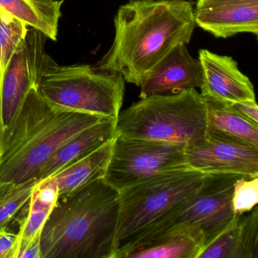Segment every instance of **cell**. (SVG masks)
<instances>
[{
	"mask_svg": "<svg viewBox=\"0 0 258 258\" xmlns=\"http://www.w3.org/2000/svg\"><path fill=\"white\" fill-rule=\"evenodd\" d=\"M193 10L188 0H130L120 6L114 41L98 69L120 74L140 87L175 46L189 43L196 26Z\"/></svg>",
	"mask_w": 258,
	"mask_h": 258,
	"instance_id": "obj_1",
	"label": "cell"
},
{
	"mask_svg": "<svg viewBox=\"0 0 258 258\" xmlns=\"http://www.w3.org/2000/svg\"><path fill=\"white\" fill-rule=\"evenodd\" d=\"M118 191L103 178L58 198L40 235L41 258H113Z\"/></svg>",
	"mask_w": 258,
	"mask_h": 258,
	"instance_id": "obj_2",
	"label": "cell"
},
{
	"mask_svg": "<svg viewBox=\"0 0 258 258\" xmlns=\"http://www.w3.org/2000/svg\"><path fill=\"white\" fill-rule=\"evenodd\" d=\"M104 118L52 105L34 86L0 145V184L37 181L42 169L61 145Z\"/></svg>",
	"mask_w": 258,
	"mask_h": 258,
	"instance_id": "obj_3",
	"label": "cell"
},
{
	"mask_svg": "<svg viewBox=\"0 0 258 258\" xmlns=\"http://www.w3.org/2000/svg\"><path fill=\"white\" fill-rule=\"evenodd\" d=\"M204 173L186 167L163 172L118 191L113 258L161 232L202 185Z\"/></svg>",
	"mask_w": 258,
	"mask_h": 258,
	"instance_id": "obj_4",
	"label": "cell"
},
{
	"mask_svg": "<svg viewBox=\"0 0 258 258\" xmlns=\"http://www.w3.org/2000/svg\"><path fill=\"white\" fill-rule=\"evenodd\" d=\"M117 134L125 137L167 142L182 146L205 140L206 108L196 89L172 95H153L121 111Z\"/></svg>",
	"mask_w": 258,
	"mask_h": 258,
	"instance_id": "obj_5",
	"label": "cell"
},
{
	"mask_svg": "<svg viewBox=\"0 0 258 258\" xmlns=\"http://www.w3.org/2000/svg\"><path fill=\"white\" fill-rule=\"evenodd\" d=\"M36 88L60 108L117 120L125 81L120 74L87 64L60 66L48 55Z\"/></svg>",
	"mask_w": 258,
	"mask_h": 258,
	"instance_id": "obj_6",
	"label": "cell"
},
{
	"mask_svg": "<svg viewBox=\"0 0 258 258\" xmlns=\"http://www.w3.org/2000/svg\"><path fill=\"white\" fill-rule=\"evenodd\" d=\"M182 145L116 134L103 179L116 191L185 166Z\"/></svg>",
	"mask_w": 258,
	"mask_h": 258,
	"instance_id": "obj_7",
	"label": "cell"
},
{
	"mask_svg": "<svg viewBox=\"0 0 258 258\" xmlns=\"http://www.w3.org/2000/svg\"><path fill=\"white\" fill-rule=\"evenodd\" d=\"M47 39L38 30L28 28L7 66L0 84V145L41 75L48 55L45 50Z\"/></svg>",
	"mask_w": 258,
	"mask_h": 258,
	"instance_id": "obj_8",
	"label": "cell"
},
{
	"mask_svg": "<svg viewBox=\"0 0 258 258\" xmlns=\"http://www.w3.org/2000/svg\"><path fill=\"white\" fill-rule=\"evenodd\" d=\"M241 176L205 174L192 198L158 234L174 225H184L199 234L206 247L238 216L232 209V196L234 184Z\"/></svg>",
	"mask_w": 258,
	"mask_h": 258,
	"instance_id": "obj_9",
	"label": "cell"
},
{
	"mask_svg": "<svg viewBox=\"0 0 258 258\" xmlns=\"http://www.w3.org/2000/svg\"><path fill=\"white\" fill-rule=\"evenodd\" d=\"M185 166L204 174L258 177V147L207 131L202 143L185 148Z\"/></svg>",
	"mask_w": 258,
	"mask_h": 258,
	"instance_id": "obj_10",
	"label": "cell"
},
{
	"mask_svg": "<svg viewBox=\"0 0 258 258\" xmlns=\"http://www.w3.org/2000/svg\"><path fill=\"white\" fill-rule=\"evenodd\" d=\"M196 26L217 38L238 34L258 35V0H197Z\"/></svg>",
	"mask_w": 258,
	"mask_h": 258,
	"instance_id": "obj_11",
	"label": "cell"
},
{
	"mask_svg": "<svg viewBox=\"0 0 258 258\" xmlns=\"http://www.w3.org/2000/svg\"><path fill=\"white\" fill-rule=\"evenodd\" d=\"M186 43L175 46L145 77L140 84V99L153 95H172L201 88L203 70L188 52Z\"/></svg>",
	"mask_w": 258,
	"mask_h": 258,
	"instance_id": "obj_12",
	"label": "cell"
},
{
	"mask_svg": "<svg viewBox=\"0 0 258 258\" xmlns=\"http://www.w3.org/2000/svg\"><path fill=\"white\" fill-rule=\"evenodd\" d=\"M199 55L203 70V84L200 88L202 96L226 103L255 100L253 84L232 57L208 49H201Z\"/></svg>",
	"mask_w": 258,
	"mask_h": 258,
	"instance_id": "obj_13",
	"label": "cell"
},
{
	"mask_svg": "<svg viewBox=\"0 0 258 258\" xmlns=\"http://www.w3.org/2000/svg\"><path fill=\"white\" fill-rule=\"evenodd\" d=\"M116 121L117 120L106 117L69 139L45 164L37 178V182L52 177L60 170L88 156L111 141L117 134Z\"/></svg>",
	"mask_w": 258,
	"mask_h": 258,
	"instance_id": "obj_14",
	"label": "cell"
},
{
	"mask_svg": "<svg viewBox=\"0 0 258 258\" xmlns=\"http://www.w3.org/2000/svg\"><path fill=\"white\" fill-rule=\"evenodd\" d=\"M204 248L199 234L184 225H174L136 244L122 258H199Z\"/></svg>",
	"mask_w": 258,
	"mask_h": 258,
	"instance_id": "obj_15",
	"label": "cell"
},
{
	"mask_svg": "<svg viewBox=\"0 0 258 258\" xmlns=\"http://www.w3.org/2000/svg\"><path fill=\"white\" fill-rule=\"evenodd\" d=\"M58 188L51 178L38 182L32 196L18 217V256L40 238L42 229L58 200Z\"/></svg>",
	"mask_w": 258,
	"mask_h": 258,
	"instance_id": "obj_16",
	"label": "cell"
},
{
	"mask_svg": "<svg viewBox=\"0 0 258 258\" xmlns=\"http://www.w3.org/2000/svg\"><path fill=\"white\" fill-rule=\"evenodd\" d=\"M63 4L64 0H53L49 3L0 0V10L11 15L29 28L38 30L48 39L56 41Z\"/></svg>",
	"mask_w": 258,
	"mask_h": 258,
	"instance_id": "obj_17",
	"label": "cell"
},
{
	"mask_svg": "<svg viewBox=\"0 0 258 258\" xmlns=\"http://www.w3.org/2000/svg\"><path fill=\"white\" fill-rule=\"evenodd\" d=\"M202 97L206 108L207 131L258 147V124L241 117L229 103L209 96Z\"/></svg>",
	"mask_w": 258,
	"mask_h": 258,
	"instance_id": "obj_18",
	"label": "cell"
},
{
	"mask_svg": "<svg viewBox=\"0 0 258 258\" xmlns=\"http://www.w3.org/2000/svg\"><path fill=\"white\" fill-rule=\"evenodd\" d=\"M112 140L50 177L58 188V197L103 177L111 155Z\"/></svg>",
	"mask_w": 258,
	"mask_h": 258,
	"instance_id": "obj_19",
	"label": "cell"
},
{
	"mask_svg": "<svg viewBox=\"0 0 258 258\" xmlns=\"http://www.w3.org/2000/svg\"><path fill=\"white\" fill-rule=\"evenodd\" d=\"M38 182L0 184V230L8 228L16 215L25 208Z\"/></svg>",
	"mask_w": 258,
	"mask_h": 258,
	"instance_id": "obj_20",
	"label": "cell"
},
{
	"mask_svg": "<svg viewBox=\"0 0 258 258\" xmlns=\"http://www.w3.org/2000/svg\"><path fill=\"white\" fill-rule=\"evenodd\" d=\"M28 28L11 15L0 10V84L7 66Z\"/></svg>",
	"mask_w": 258,
	"mask_h": 258,
	"instance_id": "obj_21",
	"label": "cell"
},
{
	"mask_svg": "<svg viewBox=\"0 0 258 258\" xmlns=\"http://www.w3.org/2000/svg\"><path fill=\"white\" fill-rule=\"evenodd\" d=\"M241 215L202 250L199 258H238V221Z\"/></svg>",
	"mask_w": 258,
	"mask_h": 258,
	"instance_id": "obj_22",
	"label": "cell"
},
{
	"mask_svg": "<svg viewBox=\"0 0 258 258\" xmlns=\"http://www.w3.org/2000/svg\"><path fill=\"white\" fill-rule=\"evenodd\" d=\"M238 221V258L258 257V209L254 207Z\"/></svg>",
	"mask_w": 258,
	"mask_h": 258,
	"instance_id": "obj_23",
	"label": "cell"
},
{
	"mask_svg": "<svg viewBox=\"0 0 258 258\" xmlns=\"http://www.w3.org/2000/svg\"><path fill=\"white\" fill-rule=\"evenodd\" d=\"M258 202V177L241 176L234 184L232 206L237 215L250 212Z\"/></svg>",
	"mask_w": 258,
	"mask_h": 258,
	"instance_id": "obj_24",
	"label": "cell"
},
{
	"mask_svg": "<svg viewBox=\"0 0 258 258\" xmlns=\"http://www.w3.org/2000/svg\"><path fill=\"white\" fill-rule=\"evenodd\" d=\"M18 234L8 228L0 230V258H17Z\"/></svg>",
	"mask_w": 258,
	"mask_h": 258,
	"instance_id": "obj_25",
	"label": "cell"
},
{
	"mask_svg": "<svg viewBox=\"0 0 258 258\" xmlns=\"http://www.w3.org/2000/svg\"><path fill=\"white\" fill-rule=\"evenodd\" d=\"M229 104L241 117L258 124V107L256 101H244Z\"/></svg>",
	"mask_w": 258,
	"mask_h": 258,
	"instance_id": "obj_26",
	"label": "cell"
},
{
	"mask_svg": "<svg viewBox=\"0 0 258 258\" xmlns=\"http://www.w3.org/2000/svg\"><path fill=\"white\" fill-rule=\"evenodd\" d=\"M19 258H41L40 238L33 241L28 248L21 253Z\"/></svg>",
	"mask_w": 258,
	"mask_h": 258,
	"instance_id": "obj_27",
	"label": "cell"
},
{
	"mask_svg": "<svg viewBox=\"0 0 258 258\" xmlns=\"http://www.w3.org/2000/svg\"><path fill=\"white\" fill-rule=\"evenodd\" d=\"M31 1H34V2H40V3H49L52 2L53 0H31Z\"/></svg>",
	"mask_w": 258,
	"mask_h": 258,
	"instance_id": "obj_28",
	"label": "cell"
}]
</instances>
